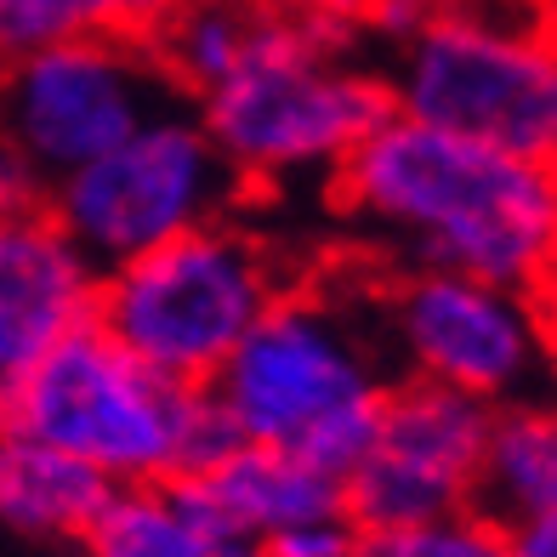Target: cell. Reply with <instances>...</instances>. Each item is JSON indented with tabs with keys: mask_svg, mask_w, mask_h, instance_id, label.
<instances>
[{
	"mask_svg": "<svg viewBox=\"0 0 557 557\" xmlns=\"http://www.w3.org/2000/svg\"><path fill=\"white\" fill-rule=\"evenodd\" d=\"M336 206L410 268L541 296L557 285V165L393 114L331 176Z\"/></svg>",
	"mask_w": 557,
	"mask_h": 557,
	"instance_id": "1",
	"label": "cell"
},
{
	"mask_svg": "<svg viewBox=\"0 0 557 557\" xmlns=\"http://www.w3.org/2000/svg\"><path fill=\"white\" fill-rule=\"evenodd\" d=\"M359 35V0L301 17L262 12L245 63L194 103L239 183L336 176L352 148L393 120L387 74L352 63Z\"/></svg>",
	"mask_w": 557,
	"mask_h": 557,
	"instance_id": "2",
	"label": "cell"
},
{
	"mask_svg": "<svg viewBox=\"0 0 557 557\" xmlns=\"http://www.w3.org/2000/svg\"><path fill=\"white\" fill-rule=\"evenodd\" d=\"M387 387L382 347L336 296L285 290L227 352L211 398L245 444L290 449L313 472L347 484L375 444Z\"/></svg>",
	"mask_w": 557,
	"mask_h": 557,
	"instance_id": "3",
	"label": "cell"
},
{
	"mask_svg": "<svg viewBox=\"0 0 557 557\" xmlns=\"http://www.w3.org/2000/svg\"><path fill=\"white\" fill-rule=\"evenodd\" d=\"M393 114L557 165V17L438 0L387 74Z\"/></svg>",
	"mask_w": 557,
	"mask_h": 557,
	"instance_id": "4",
	"label": "cell"
},
{
	"mask_svg": "<svg viewBox=\"0 0 557 557\" xmlns=\"http://www.w3.org/2000/svg\"><path fill=\"white\" fill-rule=\"evenodd\" d=\"M278 296L285 268L273 250L239 222H211L97 273L91 319L165 382L211 387Z\"/></svg>",
	"mask_w": 557,
	"mask_h": 557,
	"instance_id": "5",
	"label": "cell"
},
{
	"mask_svg": "<svg viewBox=\"0 0 557 557\" xmlns=\"http://www.w3.org/2000/svg\"><path fill=\"white\" fill-rule=\"evenodd\" d=\"M199 398L206 387L165 382L91 319L0 393V426L86 461L114 490L171 484Z\"/></svg>",
	"mask_w": 557,
	"mask_h": 557,
	"instance_id": "6",
	"label": "cell"
},
{
	"mask_svg": "<svg viewBox=\"0 0 557 557\" xmlns=\"http://www.w3.org/2000/svg\"><path fill=\"white\" fill-rule=\"evenodd\" d=\"M239 188L245 183L216 154L199 114L171 103L103 160L46 188V216L97 273H109L154 245L227 222Z\"/></svg>",
	"mask_w": 557,
	"mask_h": 557,
	"instance_id": "7",
	"label": "cell"
},
{
	"mask_svg": "<svg viewBox=\"0 0 557 557\" xmlns=\"http://www.w3.org/2000/svg\"><path fill=\"white\" fill-rule=\"evenodd\" d=\"M382 342L410 382L449 387L490 410L535 404L557 352L541 296L438 268H410L393 278L382 296Z\"/></svg>",
	"mask_w": 557,
	"mask_h": 557,
	"instance_id": "8",
	"label": "cell"
},
{
	"mask_svg": "<svg viewBox=\"0 0 557 557\" xmlns=\"http://www.w3.org/2000/svg\"><path fill=\"white\" fill-rule=\"evenodd\" d=\"M183 103L148 46L69 40L0 63V137L52 188L81 165L103 160L160 109Z\"/></svg>",
	"mask_w": 557,
	"mask_h": 557,
	"instance_id": "9",
	"label": "cell"
},
{
	"mask_svg": "<svg viewBox=\"0 0 557 557\" xmlns=\"http://www.w3.org/2000/svg\"><path fill=\"white\" fill-rule=\"evenodd\" d=\"M495 433V410L433 382H393L375 444L342 484V512L359 535L438 523L478 506V478Z\"/></svg>",
	"mask_w": 557,
	"mask_h": 557,
	"instance_id": "10",
	"label": "cell"
},
{
	"mask_svg": "<svg viewBox=\"0 0 557 557\" xmlns=\"http://www.w3.org/2000/svg\"><path fill=\"white\" fill-rule=\"evenodd\" d=\"M97 268L40 211L0 216V393L69 331L91 324Z\"/></svg>",
	"mask_w": 557,
	"mask_h": 557,
	"instance_id": "11",
	"label": "cell"
},
{
	"mask_svg": "<svg viewBox=\"0 0 557 557\" xmlns=\"http://www.w3.org/2000/svg\"><path fill=\"white\" fill-rule=\"evenodd\" d=\"M478 512L500 523L518 557H557V404L495 410V433L478 478Z\"/></svg>",
	"mask_w": 557,
	"mask_h": 557,
	"instance_id": "12",
	"label": "cell"
},
{
	"mask_svg": "<svg viewBox=\"0 0 557 557\" xmlns=\"http://www.w3.org/2000/svg\"><path fill=\"white\" fill-rule=\"evenodd\" d=\"M194 484L211 495L222 523L234 529V541H250V546L285 535L296 523L347 518L336 478H324L308 461H296L290 449H268V444H239L216 472L194 478Z\"/></svg>",
	"mask_w": 557,
	"mask_h": 557,
	"instance_id": "13",
	"label": "cell"
},
{
	"mask_svg": "<svg viewBox=\"0 0 557 557\" xmlns=\"http://www.w3.org/2000/svg\"><path fill=\"white\" fill-rule=\"evenodd\" d=\"M114 484L86 461L40 444L29 433L0 426V523L29 541H86V529L103 518Z\"/></svg>",
	"mask_w": 557,
	"mask_h": 557,
	"instance_id": "14",
	"label": "cell"
},
{
	"mask_svg": "<svg viewBox=\"0 0 557 557\" xmlns=\"http://www.w3.org/2000/svg\"><path fill=\"white\" fill-rule=\"evenodd\" d=\"M262 12L239 7V0H176L171 17L148 40V58L160 63L165 86L176 97H206L234 74L257 40Z\"/></svg>",
	"mask_w": 557,
	"mask_h": 557,
	"instance_id": "15",
	"label": "cell"
},
{
	"mask_svg": "<svg viewBox=\"0 0 557 557\" xmlns=\"http://www.w3.org/2000/svg\"><path fill=\"white\" fill-rule=\"evenodd\" d=\"M176 0H0V63L69 40L148 46Z\"/></svg>",
	"mask_w": 557,
	"mask_h": 557,
	"instance_id": "16",
	"label": "cell"
},
{
	"mask_svg": "<svg viewBox=\"0 0 557 557\" xmlns=\"http://www.w3.org/2000/svg\"><path fill=\"white\" fill-rule=\"evenodd\" d=\"M86 557H211L216 546L199 535L176 484H132L114 490L103 518L81 541Z\"/></svg>",
	"mask_w": 557,
	"mask_h": 557,
	"instance_id": "17",
	"label": "cell"
},
{
	"mask_svg": "<svg viewBox=\"0 0 557 557\" xmlns=\"http://www.w3.org/2000/svg\"><path fill=\"white\" fill-rule=\"evenodd\" d=\"M352 557H518L512 541L500 535V523L484 512H455L438 523H416V529H387V535H359Z\"/></svg>",
	"mask_w": 557,
	"mask_h": 557,
	"instance_id": "18",
	"label": "cell"
},
{
	"mask_svg": "<svg viewBox=\"0 0 557 557\" xmlns=\"http://www.w3.org/2000/svg\"><path fill=\"white\" fill-rule=\"evenodd\" d=\"M359 529L347 518H324V523H296L285 535L262 541V557H352Z\"/></svg>",
	"mask_w": 557,
	"mask_h": 557,
	"instance_id": "19",
	"label": "cell"
},
{
	"mask_svg": "<svg viewBox=\"0 0 557 557\" xmlns=\"http://www.w3.org/2000/svg\"><path fill=\"white\" fill-rule=\"evenodd\" d=\"M433 12H438V0H359V29L404 46L410 35H421V23Z\"/></svg>",
	"mask_w": 557,
	"mask_h": 557,
	"instance_id": "20",
	"label": "cell"
},
{
	"mask_svg": "<svg viewBox=\"0 0 557 557\" xmlns=\"http://www.w3.org/2000/svg\"><path fill=\"white\" fill-rule=\"evenodd\" d=\"M46 206V183L40 171L17 154V148L0 137V216H17V211H40Z\"/></svg>",
	"mask_w": 557,
	"mask_h": 557,
	"instance_id": "21",
	"label": "cell"
},
{
	"mask_svg": "<svg viewBox=\"0 0 557 557\" xmlns=\"http://www.w3.org/2000/svg\"><path fill=\"white\" fill-rule=\"evenodd\" d=\"M250 12H273V17H301V12H331V7H347V0H239Z\"/></svg>",
	"mask_w": 557,
	"mask_h": 557,
	"instance_id": "22",
	"label": "cell"
},
{
	"mask_svg": "<svg viewBox=\"0 0 557 557\" xmlns=\"http://www.w3.org/2000/svg\"><path fill=\"white\" fill-rule=\"evenodd\" d=\"M211 557H262V546H250V541H234V546H216Z\"/></svg>",
	"mask_w": 557,
	"mask_h": 557,
	"instance_id": "23",
	"label": "cell"
},
{
	"mask_svg": "<svg viewBox=\"0 0 557 557\" xmlns=\"http://www.w3.org/2000/svg\"><path fill=\"white\" fill-rule=\"evenodd\" d=\"M552 7H557V0H552Z\"/></svg>",
	"mask_w": 557,
	"mask_h": 557,
	"instance_id": "24",
	"label": "cell"
}]
</instances>
